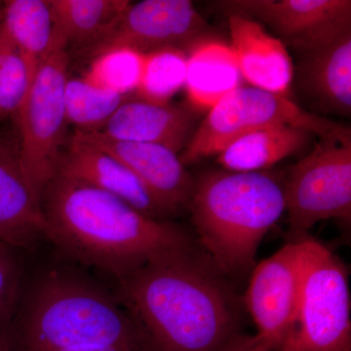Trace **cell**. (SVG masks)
Here are the masks:
<instances>
[{
	"instance_id": "6da1fadb",
	"label": "cell",
	"mask_w": 351,
	"mask_h": 351,
	"mask_svg": "<svg viewBox=\"0 0 351 351\" xmlns=\"http://www.w3.org/2000/svg\"><path fill=\"white\" fill-rule=\"evenodd\" d=\"M136 351H219L239 334L237 302L195 247L147 263L119 281Z\"/></svg>"
},
{
	"instance_id": "7a4b0ae2",
	"label": "cell",
	"mask_w": 351,
	"mask_h": 351,
	"mask_svg": "<svg viewBox=\"0 0 351 351\" xmlns=\"http://www.w3.org/2000/svg\"><path fill=\"white\" fill-rule=\"evenodd\" d=\"M41 203L46 239L66 257L117 281L154 261L195 247L181 226L149 218L123 200L66 176L56 175Z\"/></svg>"
},
{
	"instance_id": "3957f363",
	"label": "cell",
	"mask_w": 351,
	"mask_h": 351,
	"mask_svg": "<svg viewBox=\"0 0 351 351\" xmlns=\"http://www.w3.org/2000/svg\"><path fill=\"white\" fill-rule=\"evenodd\" d=\"M189 210L198 243L223 276L254 269L263 237L286 211L284 186L265 172L207 173L195 179Z\"/></svg>"
},
{
	"instance_id": "277c9868",
	"label": "cell",
	"mask_w": 351,
	"mask_h": 351,
	"mask_svg": "<svg viewBox=\"0 0 351 351\" xmlns=\"http://www.w3.org/2000/svg\"><path fill=\"white\" fill-rule=\"evenodd\" d=\"M10 351L128 346L130 321L117 297L78 277L52 271L39 279L21 311Z\"/></svg>"
},
{
	"instance_id": "5b68a950",
	"label": "cell",
	"mask_w": 351,
	"mask_h": 351,
	"mask_svg": "<svg viewBox=\"0 0 351 351\" xmlns=\"http://www.w3.org/2000/svg\"><path fill=\"white\" fill-rule=\"evenodd\" d=\"M301 241L297 318L278 351H351L350 291L346 265L308 235Z\"/></svg>"
},
{
	"instance_id": "8992f818",
	"label": "cell",
	"mask_w": 351,
	"mask_h": 351,
	"mask_svg": "<svg viewBox=\"0 0 351 351\" xmlns=\"http://www.w3.org/2000/svg\"><path fill=\"white\" fill-rule=\"evenodd\" d=\"M71 58L63 41L39 66L16 113L21 162L39 197L56 177L68 138L64 91Z\"/></svg>"
},
{
	"instance_id": "52a82bcc",
	"label": "cell",
	"mask_w": 351,
	"mask_h": 351,
	"mask_svg": "<svg viewBox=\"0 0 351 351\" xmlns=\"http://www.w3.org/2000/svg\"><path fill=\"white\" fill-rule=\"evenodd\" d=\"M293 240L323 219L350 223L351 131L346 126L319 137L283 184Z\"/></svg>"
},
{
	"instance_id": "ba28073f",
	"label": "cell",
	"mask_w": 351,
	"mask_h": 351,
	"mask_svg": "<svg viewBox=\"0 0 351 351\" xmlns=\"http://www.w3.org/2000/svg\"><path fill=\"white\" fill-rule=\"evenodd\" d=\"M276 126L297 127L323 137L343 125L306 112L284 95L240 86L210 108L199 128L189 138L180 159L186 166L205 157L218 156L233 141L252 132Z\"/></svg>"
},
{
	"instance_id": "9c48e42d",
	"label": "cell",
	"mask_w": 351,
	"mask_h": 351,
	"mask_svg": "<svg viewBox=\"0 0 351 351\" xmlns=\"http://www.w3.org/2000/svg\"><path fill=\"white\" fill-rule=\"evenodd\" d=\"M207 29L189 0H144L129 4L114 27L87 50L93 57L117 47L144 55L169 48L186 52Z\"/></svg>"
},
{
	"instance_id": "30bf717a",
	"label": "cell",
	"mask_w": 351,
	"mask_h": 351,
	"mask_svg": "<svg viewBox=\"0 0 351 351\" xmlns=\"http://www.w3.org/2000/svg\"><path fill=\"white\" fill-rule=\"evenodd\" d=\"M301 280V239L289 242L252 270L245 304L258 336L274 351L294 328Z\"/></svg>"
},
{
	"instance_id": "8fae6325",
	"label": "cell",
	"mask_w": 351,
	"mask_h": 351,
	"mask_svg": "<svg viewBox=\"0 0 351 351\" xmlns=\"http://www.w3.org/2000/svg\"><path fill=\"white\" fill-rule=\"evenodd\" d=\"M215 4L226 16L267 23L300 51L351 27L350 0H225Z\"/></svg>"
},
{
	"instance_id": "7c38bea8",
	"label": "cell",
	"mask_w": 351,
	"mask_h": 351,
	"mask_svg": "<svg viewBox=\"0 0 351 351\" xmlns=\"http://www.w3.org/2000/svg\"><path fill=\"white\" fill-rule=\"evenodd\" d=\"M58 174L115 196L149 218L170 221L176 217L123 163L92 144L78 132L69 137L64 145Z\"/></svg>"
},
{
	"instance_id": "4fadbf2b",
	"label": "cell",
	"mask_w": 351,
	"mask_h": 351,
	"mask_svg": "<svg viewBox=\"0 0 351 351\" xmlns=\"http://www.w3.org/2000/svg\"><path fill=\"white\" fill-rule=\"evenodd\" d=\"M76 132L119 159L176 216L189 209L195 179L172 149L160 145L114 140L99 132Z\"/></svg>"
},
{
	"instance_id": "5bb4252c",
	"label": "cell",
	"mask_w": 351,
	"mask_h": 351,
	"mask_svg": "<svg viewBox=\"0 0 351 351\" xmlns=\"http://www.w3.org/2000/svg\"><path fill=\"white\" fill-rule=\"evenodd\" d=\"M45 230L41 198L23 168L17 138L0 137V242L29 249Z\"/></svg>"
},
{
	"instance_id": "9a60e30c",
	"label": "cell",
	"mask_w": 351,
	"mask_h": 351,
	"mask_svg": "<svg viewBox=\"0 0 351 351\" xmlns=\"http://www.w3.org/2000/svg\"><path fill=\"white\" fill-rule=\"evenodd\" d=\"M233 54L243 80L272 93H287L293 76L292 60L280 39L269 36L257 21L228 15Z\"/></svg>"
},
{
	"instance_id": "2e32d148",
	"label": "cell",
	"mask_w": 351,
	"mask_h": 351,
	"mask_svg": "<svg viewBox=\"0 0 351 351\" xmlns=\"http://www.w3.org/2000/svg\"><path fill=\"white\" fill-rule=\"evenodd\" d=\"M193 124V114L184 108L128 98L97 132L114 140L163 145L178 154L188 144Z\"/></svg>"
},
{
	"instance_id": "e0dca14e",
	"label": "cell",
	"mask_w": 351,
	"mask_h": 351,
	"mask_svg": "<svg viewBox=\"0 0 351 351\" xmlns=\"http://www.w3.org/2000/svg\"><path fill=\"white\" fill-rule=\"evenodd\" d=\"M302 77L323 110L351 112V27L302 51Z\"/></svg>"
},
{
	"instance_id": "ac0fdd59",
	"label": "cell",
	"mask_w": 351,
	"mask_h": 351,
	"mask_svg": "<svg viewBox=\"0 0 351 351\" xmlns=\"http://www.w3.org/2000/svg\"><path fill=\"white\" fill-rule=\"evenodd\" d=\"M184 88L195 107L211 108L241 86L243 80L230 46L216 40H200L189 52Z\"/></svg>"
},
{
	"instance_id": "d6986e66",
	"label": "cell",
	"mask_w": 351,
	"mask_h": 351,
	"mask_svg": "<svg viewBox=\"0 0 351 351\" xmlns=\"http://www.w3.org/2000/svg\"><path fill=\"white\" fill-rule=\"evenodd\" d=\"M1 22L29 69L32 82L39 66L60 41L49 0H10Z\"/></svg>"
},
{
	"instance_id": "ffe728a7",
	"label": "cell",
	"mask_w": 351,
	"mask_h": 351,
	"mask_svg": "<svg viewBox=\"0 0 351 351\" xmlns=\"http://www.w3.org/2000/svg\"><path fill=\"white\" fill-rule=\"evenodd\" d=\"M311 136L292 126L261 129L233 141L219 152L218 162L228 172H262L299 152Z\"/></svg>"
},
{
	"instance_id": "44dd1931",
	"label": "cell",
	"mask_w": 351,
	"mask_h": 351,
	"mask_svg": "<svg viewBox=\"0 0 351 351\" xmlns=\"http://www.w3.org/2000/svg\"><path fill=\"white\" fill-rule=\"evenodd\" d=\"M57 36L87 50L110 29L130 4L128 0H49Z\"/></svg>"
},
{
	"instance_id": "7402d4cb",
	"label": "cell",
	"mask_w": 351,
	"mask_h": 351,
	"mask_svg": "<svg viewBox=\"0 0 351 351\" xmlns=\"http://www.w3.org/2000/svg\"><path fill=\"white\" fill-rule=\"evenodd\" d=\"M127 99L94 85L85 77L69 78L64 91L68 123L82 133L101 130Z\"/></svg>"
},
{
	"instance_id": "603a6c76",
	"label": "cell",
	"mask_w": 351,
	"mask_h": 351,
	"mask_svg": "<svg viewBox=\"0 0 351 351\" xmlns=\"http://www.w3.org/2000/svg\"><path fill=\"white\" fill-rule=\"evenodd\" d=\"M188 55L180 49H162L145 55L142 77L136 95L143 100L169 104L184 86Z\"/></svg>"
},
{
	"instance_id": "cb8c5ba5",
	"label": "cell",
	"mask_w": 351,
	"mask_h": 351,
	"mask_svg": "<svg viewBox=\"0 0 351 351\" xmlns=\"http://www.w3.org/2000/svg\"><path fill=\"white\" fill-rule=\"evenodd\" d=\"M144 63L145 55L138 51L112 48L94 57L83 77L97 86L129 97L137 91Z\"/></svg>"
},
{
	"instance_id": "d4e9b609",
	"label": "cell",
	"mask_w": 351,
	"mask_h": 351,
	"mask_svg": "<svg viewBox=\"0 0 351 351\" xmlns=\"http://www.w3.org/2000/svg\"><path fill=\"white\" fill-rule=\"evenodd\" d=\"M31 84L29 69L17 52L0 71V119L15 117Z\"/></svg>"
},
{
	"instance_id": "484cf974",
	"label": "cell",
	"mask_w": 351,
	"mask_h": 351,
	"mask_svg": "<svg viewBox=\"0 0 351 351\" xmlns=\"http://www.w3.org/2000/svg\"><path fill=\"white\" fill-rule=\"evenodd\" d=\"M13 249L0 242V336L9 332L19 299L21 269Z\"/></svg>"
},
{
	"instance_id": "4316f807",
	"label": "cell",
	"mask_w": 351,
	"mask_h": 351,
	"mask_svg": "<svg viewBox=\"0 0 351 351\" xmlns=\"http://www.w3.org/2000/svg\"><path fill=\"white\" fill-rule=\"evenodd\" d=\"M219 351H274V350L258 335L248 336V335L239 334L230 339Z\"/></svg>"
},
{
	"instance_id": "83f0119b",
	"label": "cell",
	"mask_w": 351,
	"mask_h": 351,
	"mask_svg": "<svg viewBox=\"0 0 351 351\" xmlns=\"http://www.w3.org/2000/svg\"><path fill=\"white\" fill-rule=\"evenodd\" d=\"M17 52V48L6 32L0 18V71Z\"/></svg>"
},
{
	"instance_id": "f1b7e54d",
	"label": "cell",
	"mask_w": 351,
	"mask_h": 351,
	"mask_svg": "<svg viewBox=\"0 0 351 351\" xmlns=\"http://www.w3.org/2000/svg\"><path fill=\"white\" fill-rule=\"evenodd\" d=\"M56 351H135L128 346H83V348H68Z\"/></svg>"
},
{
	"instance_id": "f546056e",
	"label": "cell",
	"mask_w": 351,
	"mask_h": 351,
	"mask_svg": "<svg viewBox=\"0 0 351 351\" xmlns=\"http://www.w3.org/2000/svg\"><path fill=\"white\" fill-rule=\"evenodd\" d=\"M0 351H10V341H9L8 334L0 336Z\"/></svg>"
},
{
	"instance_id": "4dcf8cb0",
	"label": "cell",
	"mask_w": 351,
	"mask_h": 351,
	"mask_svg": "<svg viewBox=\"0 0 351 351\" xmlns=\"http://www.w3.org/2000/svg\"><path fill=\"white\" fill-rule=\"evenodd\" d=\"M0 18H1V10H0Z\"/></svg>"
}]
</instances>
